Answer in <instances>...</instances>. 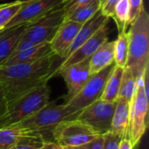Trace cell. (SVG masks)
<instances>
[{
	"label": "cell",
	"mask_w": 149,
	"mask_h": 149,
	"mask_svg": "<svg viewBox=\"0 0 149 149\" xmlns=\"http://www.w3.org/2000/svg\"><path fill=\"white\" fill-rule=\"evenodd\" d=\"M130 7L127 0H120L116 4L112 18L114 19L119 33L127 31L129 26Z\"/></svg>",
	"instance_id": "obj_22"
},
{
	"label": "cell",
	"mask_w": 149,
	"mask_h": 149,
	"mask_svg": "<svg viewBox=\"0 0 149 149\" xmlns=\"http://www.w3.org/2000/svg\"><path fill=\"white\" fill-rule=\"evenodd\" d=\"M108 22H109V17L104 15L100 9L93 17H91L88 21H86L81 25L65 58L71 55L82 44H84L86 40H88L91 37H93L100 28L107 25Z\"/></svg>",
	"instance_id": "obj_14"
},
{
	"label": "cell",
	"mask_w": 149,
	"mask_h": 149,
	"mask_svg": "<svg viewBox=\"0 0 149 149\" xmlns=\"http://www.w3.org/2000/svg\"><path fill=\"white\" fill-rule=\"evenodd\" d=\"M116 102L99 100L83 109L75 120L90 126L98 134L104 135L110 131Z\"/></svg>",
	"instance_id": "obj_8"
},
{
	"label": "cell",
	"mask_w": 149,
	"mask_h": 149,
	"mask_svg": "<svg viewBox=\"0 0 149 149\" xmlns=\"http://www.w3.org/2000/svg\"><path fill=\"white\" fill-rule=\"evenodd\" d=\"M66 1L67 0H27L26 3L4 29L21 24L33 23L56 8L63 5Z\"/></svg>",
	"instance_id": "obj_9"
},
{
	"label": "cell",
	"mask_w": 149,
	"mask_h": 149,
	"mask_svg": "<svg viewBox=\"0 0 149 149\" xmlns=\"http://www.w3.org/2000/svg\"><path fill=\"white\" fill-rule=\"evenodd\" d=\"M27 133L30 132L13 127L0 129V149H10L20 136Z\"/></svg>",
	"instance_id": "obj_26"
},
{
	"label": "cell",
	"mask_w": 149,
	"mask_h": 149,
	"mask_svg": "<svg viewBox=\"0 0 149 149\" xmlns=\"http://www.w3.org/2000/svg\"><path fill=\"white\" fill-rule=\"evenodd\" d=\"M100 9L101 3L100 0H93L90 3L74 10L72 12H71L65 17V19L72 20L83 24L91 17H93Z\"/></svg>",
	"instance_id": "obj_20"
},
{
	"label": "cell",
	"mask_w": 149,
	"mask_h": 149,
	"mask_svg": "<svg viewBox=\"0 0 149 149\" xmlns=\"http://www.w3.org/2000/svg\"><path fill=\"white\" fill-rule=\"evenodd\" d=\"M148 94L145 91L142 76L136 81V89L130 102L128 140L134 148L139 144L148 128Z\"/></svg>",
	"instance_id": "obj_6"
},
{
	"label": "cell",
	"mask_w": 149,
	"mask_h": 149,
	"mask_svg": "<svg viewBox=\"0 0 149 149\" xmlns=\"http://www.w3.org/2000/svg\"><path fill=\"white\" fill-rule=\"evenodd\" d=\"M6 107H7V100L5 99L3 91V89H2V87L0 86V117L5 112Z\"/></svg>",
	"instance_id": "obj_32"
},
{
	"label": "cell",
	"mask_w": 149,
	"mask_h": 149,
	"mask_svg": "<svg viewBox=\"0 0 149 149\" xmlns=\"http://www.w3.org/2000/svg\"><path fill=\"white\" fill-rule=\"evenodd\" d=\"M90 143V142H89ZM89 143L81 145V146H76V147H66V148H62V149H88Z\"/></svg>",
	"instance_id": "obj_35"
},
{
	"label": "cell",
	"mask_w": 149,
	"mask_h": 149,
	"mask_svg": "<svg viewBox=\"0 0 149 149\" xmlns=\"http://www.w3.org/2000/svg\"><path fill=\"white\" fill-rule=\"evenodd\" d=\"M107 41H108V27L107 24L100 28L93 37L82 44L76 51L65 58L60 64L58 72L72 65L89 59L90 57Z\"/></svg>",
	"instance_id": "obj_10"
},
{
	"label": "cell",
	"mask_w": 149,
	"mask_h": 149,
	"mask_svg": "<svg viewBox=\"0 0 149 149\" xmlns=\"http://www.w3.org/2000/svg\"><path fill=\"white\" fill-rule=\"evenodd\" d=\"M56 56L52 53L30 63L0 66V86L7 104L32 90L47 85L48 80L58 73Z\"/></svg>",
	"instance_id": "obj_1"
},
{
	"label": "cell",
	"mask_w": 149,
	"mask_h": 149,
	"mask_svg": "<svg viewBox=\"0 0 149 149\" xmlns=\"http://www.w3.org/2000/svg\"><path fill=\"white\" fill-rule=\"evenodd\" d=\"M120 0H105L101 4V11L104 15L111 18L113 15V10Z\"/></svg>",
	"instance_id": "obj_30"
},
{
	"label": "cell",
	"mask_w": 149,
	"mask_h": 149,
	"mask_svg": "<svg viewBox=\"0 0 149 149\" xmlns=\"http://www.w3.org/2000/svg\"><path fill=\"white\" fill-rule=\"evenodd\" d=\"M51 134L55 142L61 148L85 145L100 136L90 126L77 120L59 123Z\"/></svg>",
	"instance_id": "obj_7"
},
{
	"label": "cell",
	"mask_w": 149,
	"mask_h": 149,
	"mask_svg": "<svg viewBox=\"0 0 149 149\" xmlns=\"http://www.w3.org/2000/svg\"><path fill=\"white\" fill-rule=\"evenodd\" d=\"M93 1V0H67L63 4L65 11V17L68 14H70L71 12H72L74 10H76L81 6L86 5Z\"/></svg>",
	"instance_id": "obj_28"
},
{
	"label": "cell",
	"mask_w": 149,
	"mask_h": 149,
	"mask_svg": "<svg viewBox=\"0 0 149 149\" xmlns=\"http://www.w3.org/2000/svg\"><path fill=\"white\" fill-rule=\"evenodd\" d=\"M29 24H21L0 31V66L14 53Z\"/></svg>",
	"instance_id": "obj_13"
},
{
	"label": "cell",
	"mask_w": 149,
	"mask_h": 149,
	"mask_svg": "<svg viewBox=\"0 0 149 149\" xmlns=\"http://www.w3.org/2000/svg\"><path fill=\"white\" fill-rule=\"evenodd\" d=\"M27 0H17L0 5V31L12 20L21 8L26 3Z\"/></svg>",
	"instance_id": "obj_24"
},
{
	"label": "cell",
	"mask_w": 149,
	"mask_h": 149,
	"mask_svg": "<svg viewBox=\"0 0 149 149\" xmlns=\"http://www.w3.org/2000/svg\"><path fill=\"white\" fill-rule=\"evenodd\" d=\"M114 63V41H107L89 58L91 75Z\"/></svg>",
	"instance_id": "obj_17"
},
{
	"label": "cell",
	"mask_w": 149,
	"mask_h": 149,
	"mask_svg": "<svg viewBox=\"0 0 149 149\" xmlns=\"http://www.w3.org/2000/svg\"><path fill=\"white\" fill-rule=\"evenodd\" d=\"M123 72H124V68L115 65V67L113 68L112 73L110 74L105 85V87L100 98V100L107 101V102L117 101Z\"/></svg>",
	"instance_id": "obj_19"
},
{
	"label": "cell",
	"mask_w": 149,
	"mask_h": 149,
	"mask_svg": "<svg viewBox=\"0 0 149 149\" xmlns=\"http://www.w3.org/2000/svg\"><path fill=\"white\" fill-rule=\"evenodd\" d=\"M49 100L50 89L47 85H44L9 102L0 117V129L10 127L31 116L44 107Z\"/></svg>",
	"instance_id": "obj_3"
},
{
	"label": "cell",
	"mask_w": 149,
	"mask_h": 149,
	"mask_svg": "<svg viewBox=\"0 0 149 149\" xmlns=\"http://www.w3.org/2000/svg\"><path fill=\"white\" fill-rule=\"evenodd\" d=\"M46 141L44 134L39 133H27L18 138L10 149H39Z\"/></svg>",
	"instance_id": "obj_23"
},
{
	"label": "cell",
	"mask_w": 149,
	"mask_h": 149,
	"mask_svg": "<svg viewBox=\"0 0 149 149\" xmlns=\"http://www.w3.org/2000/svg\"><path fill=\"white\" fill-rule=\"evenodd\" d=\"M130 7L129 26L139 17L144 8V0H127Z\"/></svg>",
	"instance_id": "obj_27"
},
{
	"label": "cell",
	"mask_w": 149,
	"mask_h": 149,
	"mask_svg": "<svg viewBox=\"0 0 149 149\" xmlns=\"http://www.w3.org/2000/svg\"><path fill=\"white\" fill-rule=\"evenodd\" d=\"M114 67L115 64L113 63L99 72L91 75L83 88L74 97L63 104L69 114V120H75L83 109L100 100L105 85Z\"/></svg>",
	"instance_id": "obj_4"
},
{
	"label": "cell",
	"mask_w": 149,
	"mask_h": 149,
	"mask_svg": "<svg viewBox=\"0 0 149 149\" xmlns=\"http://www.w3.org/2000/svg\"><path fill=\"white\" fill-rule=\"evenodd\" d=\"M58 73L64 78L67 86L68 93L65 101L66 102L74 97L83 88L91 77L89 59L67 66L60 70Z\"/></svg>",
	"instance_id": "obj_11"
},
{
	"label": "cell",
	"mask_w": 149,
	"mask_h": 149,
	"mask_svg": "<svg viewBox=\"0 0 149 149\" xmlns=\"http://www.w3.org/2000/svg\"><path fill=\"white\" fill-rule=\"evenodd\" d=\"M105 143L104 149H118L120 142L121 141V138L116 134H113L110 132L104 134Z\"/></svg>",
	"instance_id": "obj_29"
},
{
	"label": "cell",
	"mask_w": 149,
	"mask_h": 149,
	"mask_svg": "<svg viewBox=\"0 0 149 149\" xmlns=\"http://www.w3.org/2000/svg\"><path fill=\"white\" fill-rule=\"evenodd\" d=\"M129 110V101H127L125 100H117L109 132L120 136L122 140L128 139Z\"/></svg>",
	"instance_id": "obj_15"
},
{
	"label": "cell",
	"mask_w": 149,
	"mask_h": 149,
	"mask_svg": "<svg viewBox=\"0 0 149 149\" xmlns=\"http://www.w3.org/2000/svg\"><path fill=\"white\" fill-rule=\"evenodd\" d=\"M128 32H120L117 39L114 41V64L116 66L125 68L128 54Z\"/></svg>",
	"instance_id": "obj_21"
},
{
	"label": "cell",
	"mask_w": 149,
	"mask_h": 149,
	"mask_svg": "<svg viewBox=\"0 0 149 149\" xmlns=\"http://www.w3.org/2000/svg\"><path fill=\"white\" fill-rule=\"evenodd\" d=\"M128 54L125 68L131 71L137 81L149 67V15L143 9L130 24Z\"/></svg>",
	"instance_id": "obj_2"
},
{
	"label": "cell",
	"mask_w": 149,
	"mask_h": 149,
	"mask_svg": "<svg viewBox=\"0 0 149 149\" xmlns=\"http://www.w3.org/2000/svg\"><path fill=\"white\" fill-rule=\"evenodd\" d=\"M104 143H105L104 135H100L89 143L88 149H104Z\"/></svg>",
	"instance_id": "obj_31"
},
{
	"label": "cell",
	"mask_w": 149,
	"mask_h": 149,
	"mask_svg": "<svg viewBox=\"0 0 149 149\" xmlns=\"http://www.w3.org/2000/svg\"><path fill=\"white\" fill-rule=\"evenodd\" d=\"M104 1H105V0H100V3H101V4L104 3Z\"/></svg>",
	"instance_id": "obj_36"
},
{
	"label": "cell",
	"mask_w": 149,
	"mask_h": 149,
	"mask_svg": "<svg viewBox=\"0 0 149 149\" xmlns=\"http://www.w3.org/2000/svg\"><path fill=\"white\" fill-rule=\"evenodd\" d=\"M81 25V24L77 22L65 19L59 26L53 39L51 41L50 45L52 52L62 60L65 58Z\"/></svg>",
	"instance_id": "obj_12"
},
{
	"label": "cell",
	"mask_w": 149,
	"mask_h": 149,
	"mask_svg": "<svg viewBox=\"0 0 149 149\" xmlns=\"http://www.w3.org/2000/svg\"><path fill=\"white\" fill-rule=\"evenodd\" d=\"M39 149H62V148L58 145L56 142H52V141H45V144Z\"/></svg>",
	"instance_id": "obj_34"
},
{
	"label": "cell",
	"mask_w": 149,
	"mask_h": 149,
	"mask_svg": "<svg viewBox=\"0 0 149 149\" xmlns=\"http://www.w3.org/2000/svg\"><path fill=\"white\" fill-rule=\"evenodd\" d=\"M52 53L53 52L52 51L50 43L32 46V47L24 49L23 51L13 53L12 55L9 57V58L1 66L33 62L45 56H48Z\"/></svg>",
	"instance_id": "obj_16"
},
{
	"label": "cell",
	"mask_w": 149,
	"mask_h": 149,
	"mask_svg": "<svg viewBox=\"0 0 149 149\" xmlns=\"http://www.w3.org/2000/svg\"><path fill=\"white\" fill-rule=\"evenodd\" d=\"M118 149H134V146L128 139H123L120 142Z\"/></svg>",
	"instance_id": "obj_33"
},
{
	"label": "cell",
	"mask_w": 149,
	"mask_h": 149,
	"mask_svg": "<svg viewBox=\"0 0 149 149\" xmlns=\"http://www.w3.org/2000/svg\"><path fill=\"white\" fill-rule=\"evenodd\" d=\"M58 28L59 26H45L34 23H30L22 36V38L31 41L35 45L48 44L51 43V41L53 39Z\"/></svg>",
	"instance_id": "obj_18"
},
{
	"label": "cell",
	"mask_w": 149,
	"mask_h": 149,
	"mask_svg": "<svg viewBox=\"0 0 149 149\" xmlns=\"http://www.w3.org/2000/svg\"><path fill=\"white\" fill-rule=\"evenodd\" d=\"M136 89V80L134 78L131 71L124 68V72L121 79V84L118 94V100H125L131 102Z\"/></svg>",
	"instance_id": "obj_25"
},
{
	"label": "cell",
	"mask_w": 149,
	"mask_h": 149,
	"mask_svg": "<svg viewBox=\"0 0 149 149\" xmlns=\"http://www.w3.org/2000/svg\"><path fill=\"white\" fill-rule=\"evenodd\" d=\"M66 120H69V114L64 105L49 101L44 107L11 127L44 134L45 132H51L57 125Z\"/></svg>",
	"instance_id": "obj_5"
}]
</instances>
